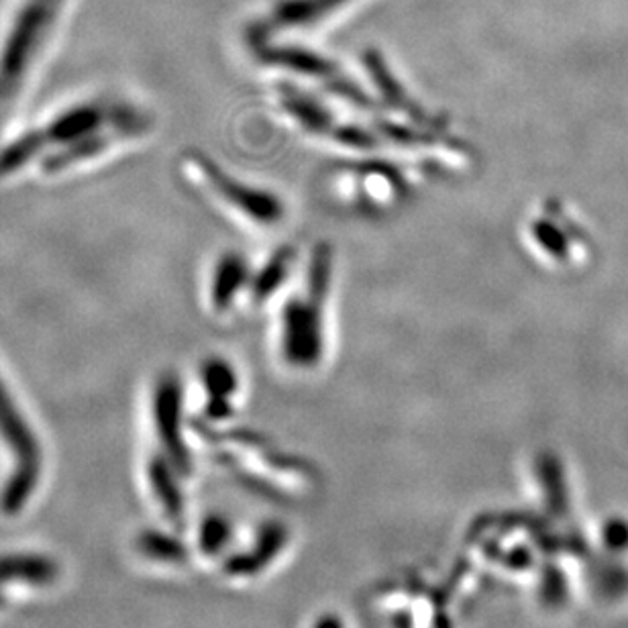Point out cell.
I'll return each instance as SVG.
<instances>
[{
	"mask_svg": "<svg viewBox=\"0 0 628 628\" xmlns=\"http://www.w3.org/2000/svg\"><path fill=\"white\" fill-rule=\"evenodd\" d=\"M329 286V259L315 255L308 273V300H294L282 312L280 323V349L282 356L294 366H312L323 351L324 292Z\"/></svg>",
	"mask_w": 628,
	"mask_h": 628,
	"instance_id": "1",
	"label": "cell"
},
{
	"mask_svg": "<svg viewBox=\"0 0 628 628\" xmlns=\"http://www.w3.org/2000/svg\"><path fill=\"white\" fill-rule=\"evenodd\" d=\"M51 0H31L18 15L15 27L0 53V102L11 99L29 68L35 51L41 46L51 23Z\"/></svg>",
	"mask_w": 628,
	"mask_h": 628,
	"instance_id": "2",
	"label": "cell"
},
{
	"mask_svg": "<svg viewBox=\"0 0 628 628\" xmlns=\"http://www.w3.org/2000/svg\"><path fill=\"white\" fill-rule=\"evenodd\" d=\"M0 435L13 447L17 456V470L11 479L2 507L7 512H15L37 484V474L41 472V453L37 449L34 433L25 423V419L18 414L17 407L13 405L11 396L4 392L0 384Z\"/></svg>",
	"mask_w": 628,
	"mask_h": 628,
	"instance_id": "3",
	"label": "cell"
},
{
	"mask_svg": "<svg viewBox=\"0 0 628 628\" xmlns=\"http://www.w3.org/2000/svg\"><path fill=\"white\" fill-rule=\"evenodd\" d=\"M203 166L206 178L210 180L213 188L221 194L227 203L233 204L239 213H243L252 221L272 225L282 217V204L273 201V196L270 194L229 180L222 171L210 168V164L203 162Z\"/></svg>",
	"mask_w": 628,
	"mask_h": 628,
	"instance_id": "4",
	"label": "cell"
},
{
	"mask_svg": "<svg viewBox=\"0 0 628 628\" xmlns=\"http://www.w3.org/2000/svg\"><path fill=\"white\" fill-rule=\"evenodd\" d=\"M115 113L117 106L106 115V111L97 104H82L57 117L43 133L46 139H50L53 143L74 145L88 137L99 136L104 123H111L115 127Z\"/></svg>",
	"mask_w": 628,
	"mask_h": 628,
	"instance_id": "5",
	"label": "cell"
},
{
	"mask_svg": "<svg viewBox=\"0 0 628 628\" xmlns=\"http://www.w3.org/2000/svg\"><path fill=\"white\" fill-rule=\"evenodd\" d=\"M347 0H290L278 11L273 13L272 25L275 27H298V25H308L319 18L324 17L326 13L339 9Z\"/></svg>",
	"mask_w": 628,
	"mask_h": 628,
	"instance_id": "6",
	"label": "cell"
},
{
	"mask_svg": "<svg viewBox=\"0 0 628 628\" xmlns=\"http://www.w3.org/2000/svg\"><path fill=\"white\" fill-rule=\"evenodd\" d=\"M245 278V266L239 257H227L222 259L221 266L215 272V282H213V300L217 308H225L233 300V294L241 289Z\"/></svg>",
	"mask_w": 628,
	"mask_h": 628,
	"instance_id": "7",
	"label": "cell"
},
{
	"mask_svg": "<svg viewBox=\"0 0 628 628\" xmlns=\"http://www.w3.org/2000/svg\"><path fill=\"white\" fill-rule=\"evenodd\" d=\"M43 143H46L43 131H34L29 136L18 137L17 141H13L9 148L0 152V176H9L18 168H23L39 153Z\"/></svg>",
	"mask_w": 628,
	"mask_h": 628,
	"instance_id": "8",
	"label": "cell"
},
{
	"mask_svg": "<svg viewBox=\"0 0 628 628\" xmlns=\"http://www.w3.org/2000/svg\"><path fill=\"white\" fill-rule=\"evenodd\" d=\"M0 578L29 579L43 584L53 578V565L43 560H4L0 561Z\"/></svg>",
	"mask_w": 628,
	"mask_h": 628,
	"instance_id": "9",
	"label": "cell"
},
{
	"mask_svg": "<svg viewBox=\"0 0 628 628\" xmlns=\"http://www.w3.org/2000/svg\"><path fill=\"white\" fill-rule=\"evenodd\" d=\"M606 539H608V544L616 547V549H625L628 547V523H614L606 530Z\"/></svg>",
	"mask_w": 628,
	"mask_h": 628,
	"instance_id": "10",
	"label": "cell"
}]
</instances>
